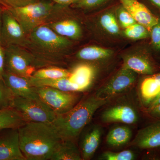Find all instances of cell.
Instances as JSON below:
<instances>
[{
    "label": "cell",
    "instance_id": "cb8c5ba5",
    "mask_svg": "<svg viewBox=\"0 0 160 160\" xmlns=\"http://www.w3.org/2000/svg\"><path fill=\"white\" fill-rule=\"evenodd\" d=\"M111 50L97 46L84 47L77 54V57L83 61H95L105 59L111 56Z\"/></svg>",
    "mask_w": 160,
    "mask_h": 160
},
{
    "label": "cell",
    "instance_id": "f1b7e54d",
    "mask_svg": "<svg viewBox=\"0 0 160 160\" xmlns=\"http://www.w3.org/2000/svg\"><path fill=\"white\" fill-rule=\"evenodd\" d=\"M101 158L106 160H133L135 154L130 150H125L119 152L106 151L102 154Z\"/></svg>",
    "mask_w": 160,
    "mask_h": 160
},
{
    "label": "cell",
    "instance_id": "d6986e66",
    "mask_svg": "<svg viewBox=\"0 0 160 160\" xmlns=\"http://www.w3.org/2000/svg\"><path fill=\"white\" fill-rule=\"evenodd\" d=\"M123 67L137 74L150 75L155 73L153 63L148 58L138 55H130L123 58Z\"/></svg>",
    "mask_w": 160,
    "mask_h": 160
},
{
    "label": "cell",
    "instance_id": "44dd1931",
    "mask_svg": "<svg viewBox=\"0 0 160 160\" xmlns=\"http://www.w3.org/2000/svg\"><path fill=\"white\" fill-rule=\"evenodd\" d=\"M27 123L19 112L12 107L0 109V132L19 129Z\"/></svg>",
    "mask_w": 160,
    "mask_h": 160
},
{
    "label": "cell",
    "instance_id": "8fae6325",
    "mask_svg": "<svg viewBox=\"0 0 160 160\" xmlns=\"http://www.w3.org/2000/svg\"><path fill=\"white\" fill-rule=\"evenodd\" d=\"M3 82L14 96L38 102L42 101L38 94L36 88L30 84L29 78L20 76L5 70Z\"/></svg>",
    "mask_w": 160,
    "mask_h": 160
},
{
    "label": "cell",
    "instance_id": "603a6c76",
    "mask_svg": "<svg viewBox=\"0 0 160 160\" xmlns=\"http://www.w3.org/2000/svg\"><path fill=\"white\" fill-rule=\"evenodd\" d=\"M131 129L126 126H118L112 129L108 132L106 142L109 146L120 147L126 145L131 140Z\"/></svg>",
    "mask_w": 160,
    "mask_h": 160
},
{
    "label": "cell",
    "instance_id": "8d00e7d4",
    "mask_svg": "<svg viewBox=\"0 0 160 160\" xmlns=\"http://www.w3.org/2000/svg\"><path fill=\"white\" fill-rule=\"evenodd\" d=\"M159 104H160V93L153 100V101H152V102L150 103V105H149L148 108H147V111L149 110V109H151L152 108H153L154 106Z\"/></svg>",
    "mask_w": 160,
    "mask_h": 160
},
{
    "label": "cell",
    "instance_id": "7c38bea8",
    "mask_svg": "<svg viewBox=\"0 0 160 160\" xmlns=\"http://www.w3.org/2000/svg\"><path fill=\"white\" fill-rule=\"evenodd\" d=\"M132 144L142 149H160V120L140 129Z\"/></svg>",
    "mask_w": 160,
    "mask_h": 160
},
{
    "label": "cell",
    "instance_id": "74e56055",
    "mask_svg": "<svg viewBox=\"0 0 160 160\" xmlns=\"http://www.w3.org/2000/svg\"><path fill=\"white\" fill-rule=\"evenodd\" d=\"M3 9H4V8H2L0 6V34H1V29H2V16Z\"/></svg>",
    "mask_w": 160,
    "mask_h": 160
},
{
    "label": "cell",
    "instance_id": "7402d4cb",
    "mask_svg": "<svg viewBox=\"0 0 160 160\" xmlns=\"http://www.w3.org/2000/svg\"><path fill=\"white\" fill-rule=\"evenodd\" d=\"M29 81L32 86L35 87H50L67 92H80L78 88L72 83L69 78L49 79L38 78L31 77Z\"/></svg>",
    "mask_w": 160,
    "mask_h": 160
},
{
    "label": "cell",
    "instance_id": "8992f818",
    "mask_svg": "<svg viewBox=\"0 0 160 160\" xmlns=\"http://www.w3.org/2000/svg\"><path fill=\"white\" fill-rule=\"evenodd\" d=\"M36 88L42 101L49 106L57 115L69 111L81 99L79 92L62 91L46 86Z\"/></svg>",
    "mask_w": 160,
    "mask_h": 160
},
{
    "label": "cell",
    "instance_id": "f546056e",
    "mask_svg": "<svg viewBox=\"0 0 160 160\" xmlns=\"http://www.w3.org/2000/svg\"><path fill=\"white\" fill-rule=\"evenodd\" d=\"M118 17L120 24L125 29L136 22L129 12L127 11L123 6L119 9Z\"/></svg>",
    "mask_w": 160,
    "mask_h": 160
},
{
    "label": "cell",
    "instance_id": "ba28073f",
    "mask_svg": "<svg viewBox=\"0 0 160 160\" xmlns=\"http://www.w3.org/2000/svg\"><path fill=\"white\" fill-rule=\"evenodd\" d=\"M0 42L3 46L14 45L25 47L30 45L28 36L14 16L7 8H4Z\"/></svg>",
    "mask_w": 160,
    "mask_h": 160
},
{
    "label": "cell",
    "instance_id": "e0dca14e",
    "mask_svg": "<svg viewBox=\"0 0 160 160\" xmlns=\"http://www.w3.org/2000/svg\"><path fill=\"white\" fill-rule=\"evenodd\" d=\"M59 17L46 24L58 34L69 39L78 40L81 38L82 28L77 21L68 18L61 19Z\"/></svg>",
    "mask_w": 160,
    "mask_h": 160
},
{
    "label": "cell",
    "instance_id": "9c48e42d",
    "mask_svg": "<svg viewBox=\"0 0 160 160\" xmlns=\"http://www.w3.org/2000/svg\"><path fill=\"white\" fill-rule=\"evenodd\" d=\"M137 78V73L122 67L111 79L96 92L98 96L110 99L131 88Z\"/></svg>",
    "mask_w": 160,
    "mask_h": 160
},
{
    "label": "cell",
    "instance_id": "52a82bcc",
    "mask_svg": "<svg viewBox=\"0 0 160 160\" xmlns=\"http://www.w3.org/2000/svg\"><path fill=\"white\" fill-rule=\"evenodd\" d=\"M30 44L46 52L57 53L68 48L71 44L69 39L53 31L47 24L34 28L28 35Z\"/></svg>",
    "mask_w": 160,
    "mask_h": 160
},
{
    "label": "cell",
    "instance_id": "6da1fadb",
    "mask_svg": "<svg viewBox=\"0 0 160 160\" xmlns=\"http://www.w3.org/2000/svg\"><path fill=\"white\" fill-rule=\"evenodd\" d=\"M20 149L26 160H50L62 138L52 123H26L18 129Z\"/></svg>",
    "mask_w": 160,
    "mask_h": 160
},
{
    "label": "cell",
    "instance_id": "ac0fdd59",
    "mask_svg": "<svg viewBox=\"0 0 160 160\" xmlns=\"http://www.w3.org/2000/svg\"><path fill=\"white\" fill-rule=\"evenodd\" d=\"M139 92L141 101L147 109L160 93V72L144 78L140 84Z\"/></svg>",
    "mask_w": 160,
    "mask_h": 160
},
{
    "label": "cell",
    "instance_id": "4dcf8cb0",
    "mask_svg": "<svg viewBox=\"0 0 160 160\" xmlns=\"http://www.w3.org/2000/svg\"><path fill=\"white\" fill-rule=\"evenodd\" d=\"M151 43L154 49L160 50V20L150 30Z\"/></svg>",
    "mask_w": 160,
    "mask_h": 160
},
{
    "label": "cell",
    "instance_id": "ffe728a7",
    "mask_svg": "<svg viewBox=\"0 0 160 160\" xmlns=\"http://www.w3.org/2000/svg\"><path fill=\"white\" fill-rule=\"evenodd\" d=\"M82 160L80 149L71 140H62L50 160Z\"/></svg>",
    "mask_w": 160,
    "mask_h": 160
},
{
    "label": "cell",
    "instance_id": "e575fe53",
    "mask_svg": "<svg viewBox=\"0 0 160 160\" xmlns=\"http://www.w3.org/2000/svg\"><path fill=\"white\" fill-rule=\"evenodd\" d=\"M151 117L160 119V104L147 111Z\"/></svg>",
    "mask_w": 160,
    "mask_h": 160
},
{
    "label": "cell",
    "instance_id": "30bf717a",
    "mask_svg": "<svg viewBox=\"0 0 160 160\" xmlns=\"http://www.w3.org/2000/svg\"><path fill=\"white\" fill-rule=\"evenodd\" d=\"M0 160H26L20 149L18 129H4L0 133Z\"/></svg>",
    "mask_w": 160,
    "mask_h": 160
},
{
    "label": "cell",
    "instance_id": "d590c367",
    "mask_svg": "<svg viewBox=\"0 0 160 160\" xmlns=\"http://www.w3.org/2000/svg\"><path fill=\"white\" fill-rule=\"evenodd\" d=\"M53 2L64 6H67L71 4H74L77 2L79 0H52Z\"/></svg>",
    "mask_w": 160,
    "mask_h": 160
},
{
    "label": "cell",
    "instance_id": "3957f363",
    "mask_svg": "<svg viewBox=\"0 0 160 160\" xmlns=\"http://www.w3.org/2000/svg\"><path fill=\"white\" fill-rule=\"evenodd\" d=\"M66 7L52 0H39L23 7L6 8L11 12L28 36L38 26L58 18Z\"/></svg>",
    "mask_w": 160,
    "mask_h": 160
},
{
    "label": "cell",
    "instance_id": "83f0119b",
    "mask_svg": "<svg viewBox=\"0 0 160 160\" xmlns=\"http://www.w3.org/2000/svg\"><path fill=\"white\" fill-rule=\"evenodd\" d=\"M14 95L5 83L0 81V109L11 107Z\"/></svg>",
    "mask_w": 160,
    "mask_h": 160
},
{
    "label": "cell",
    "instance_id": "5b68a950",
    "mask_svg": "<svg viewBox=\"0 0 160 160\" xmlns=\"http://www.w3.org/2000/svg\"><path fill=\"white\" fill-rule=\"evenodd\" d=\"M11 107L17 110L27 122L52 123L57 114L44 102L14 96Z\"/></svg>",
    "mask_w": 160,
    "mask_h": 160
},
{
    "label": "cell",
    "instance_id": "277c9868",
    "mask_svg": "<svg viewBox=\"0 0 160 160\" xmlns=\"http://www.w3.org/2000/svg\"><path fill=\"white\" fill-rule=\"evenodd\" d=\"M6 71L26 78L32 77L36 68L45 66L23 47L11 45L5 48Z\"/></svg>",
    "mask_w": 160,
    "mask_h": 160
},
{
    "label": "cell",
    "instance_id": "d4e9b609",
    "mask_svg": "<svg viewBox=\"0 0 160 160\" xmlns=\"http://www.w3.org/2000/svg\"><path fill=\"white\" fill-rule=\"evenodd\" d=\"M71 71L58 67L42 68L36 70L32 77L38 78L57 79L69 78Z\"/></svg>",
    "mask_w": 160,
    "mask_h": 160
},
{
    "label": "cell",
    "instance_id": "836d02e7",
    "mask_svg": "<svg viewBox=\"0 0 160 160\" xmlns=\"http://www.w3.org/2000/svg\"><path fill=\"white\" fill-rule=\"evenodd\" d=\"M5 48L0 42V81L2 82H3V76L5 71Z\"/></svg>",
    "mask_w": 160,
    "mask_h": 160
},
{
    "label": "cell",
    "instance_id": "1f68e13d",
    "mask_svg": "<svg viewBox=\"0 0 160 160\" xmlns=\"http://www.w3.org/2000/svg\"><path fill=\"white\" fill-rule=\"evenodd\" d=\"M39 0H0V3L6 8H17L23 7L38 2Z\"/></svg>",
    "mask_w": 160,
    "mask_h": 160
},
{
    "label": "cell",
    "instance_id": "484cf974",
    "mask_svg": "<svg viewBox=\"0 0 160 160\" xmlns=\"http://www.w3.org/2000/svg\"><path fill=\"white\" fill-rule=\"evenodd\" d=\"M124 33L126 37L134 40L143 39L150 36V31L148 29L137 22L125 28Z\"/></svg>",
    "mask_w": 160,
    "mask_h": 160
},
{
    "label": "cell",
    "instance_id": "4fadbf2b",
    "mask_svg": "<svg viewBox=\"0 0 160 160\" xmlns=\"http://www.w3.org/2000/svg\"><path fill=\"white\" fill-rule=\"evenodd\" d=\"M122 6L129 12L136 22L150 29L160 21L142 3L137 0H119Z\"/></svg>",
    "mask_w": 160,
    "mask_h": 160
},
{
    "label": "cell",
    "instance_id": "5bb4252c",
    "mask_svg": "<svg viewBox=\"0 0 160 160\" xmlns=\"http://www.w3.org/2000/svg\"><path fill=\"white\" fill-rule=\"evenodd\" d=\"M102 120L105 123L120 122L132 125L137 122L138 115L132 106L122 104L107 108L102 115Z\"/></svg>",
    "mask_w": 160,
    "mask_h": 160
},
{
    "label": "cell",
    "instance_id": "2e32d148",
    "mask_svg": "<svg viewBox=\"0 0 160 160\" xmlns=\"http://www.w3.org/2000/svg\"><path fill=\"white\" fill-rule=\"evenodd\" d=\"M102 130L97 126H92L84 132L80 144V150L82 160L90 159L99 146Z\"/></svg>",
    "mask_w": 160,
    "mask_h": 160
},
{
    "label": "cell",
    "instance_id": "d6a6232c",
    "mask_svg": "<svg viewBox=\"0 0 160 160\" xmlns=\"http://www.w3.org/2000/svg\"><path fill=\"white\" fill-rule=\"evenodd\" d=\"M106 1V0H79L74 5L77 8L89 9L98 6Z\"/></svg>",
    "mask_w": 160,
    "mask_h": 160
},
{
    "label": "cell",
    "instance_id": "f35d334b",
    "mask_svg": "<svg viewBox=\"0 0 160 160\" xmlns=\"http://www.w3.org/2000/svg\"><path fill=\"white\" fill-rule=\"evenodd\" d=\"M153 4L160 9V0H150Z\"/></svg>",
    "mask_w": 160,
    "mask_h": 160
},
{
    "label": "cell",
    "instance_id": "4316f807",
    "mask_svg": "<svg viewBox=\"0 0 160 160\" xmlns=\"http://www.w3.org/2000/svg\"><path fill=\"white\" fill-rule=\"evenodd\" d=\"M100 23L104 30L109 34H118L119 27L114 15L110 12L105 13L100 18Z\"/></svg>",
    "mask_w": 160,
    "mask_h": 160
},
{
    "label": "cell",
    "instance_id": "9a60e30c",
    "mask_svg": "<svg viewBox=\"0 0 160 160\" xmlns=\"http://www.w3.org/2000/svg\"><path fill=\"white\" fill-rule=\"evenodd\" d=\"M96 73L94 66L89 64H79L71 70L69 79L77 86L80 92L85 91L90 87Z\"/></svg>",
    "mask_w": 160,
    "mask_h": 160
},
{
    "label": "cell",
    "instance_id": "7a4b0ae2",
    "mask_svg": "<svg viewBox=\"0 0 160 160\" xmlns=\"http://www.w3.org/2000/svg\"><path fill=\"white\" fill-rule=\"evenodd\" d=\"M110 99L100 97L96 93L84 98L69 111L57 116L52 122L62 140L74 141L91 121L100 107Z\"/></svg>",
    "mask_w": 160,
    "mask_h": 160
}]
</instances>
